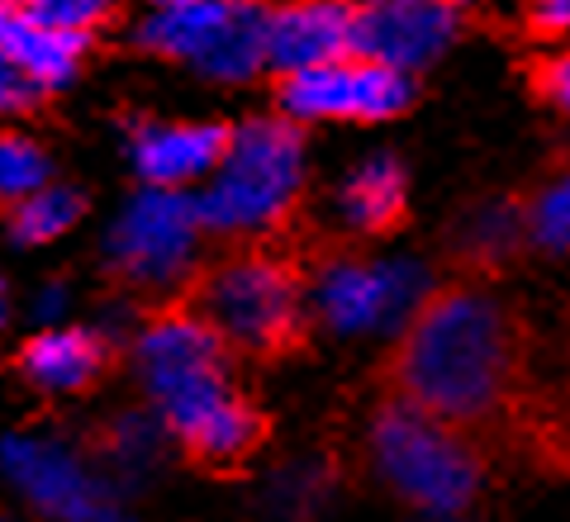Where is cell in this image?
<instances>
[{
  "mask_svg": "<svg viewBox=\"0 0 570 522\" xmlns=\"http://www.w3.org/2000/svg\"><path fill=\"white\" fill-rule=\"evenodd\" d=\"M409 190H404V171L395 157H371L352 171V181L343 186V214L356 233H371V238H385L404 224Z\"/></svg>",
  "mask_w": 570,
  "mask_h": 522,
  "instance_id": "obj_15",
  "label": "cell"
},
{
  "mask_svg": "<svg viewBox=\"0 0 570 522\" xmlns=\"http://www.w3.org/2000/svg\"><path fill=\"white\" fill-rule=\"evenodd\" d=\"M452 10L433 0H352V58H371L395 71L428 67L452 43Z\"/></svg>",
  "mask_w": 570,
  "mask_h": 522,
  "instance_id": "obj_9",
  "label": "cell"
},
{
  "mask_svg": "<svg viewBox=\"0 0 570 522\" xmlns=\"http://www.w3.org/2000/svg\"><path fill=\"white\" fill-rule=\"evenodd\" d=\"M163 10H186V6H200V0H157Z\"/></svg>",
  "mask_w": 570,
  "mask_h": 522,
  "instance_id": "obj_24",
  "label": "cell"
},
{
  "mask_svg": "<svg viewBox=\"0 0 570 522\" xmlns=\"http://www.w3.org/2000/svg\"><path fill=\"white\" fill-rule=\"evenodd\" d=\"M433 6H442V10H456V6H471V0H433Z\"/></svg>",
  "mask_w": 570,
  "mask_h": 522,
  "instance_id": "obj_25",
  "label": "cell"
},
{
  "mask_svg": "<svg viewBox=\"0 0 570 522\" xmlns=\"http://www.w3.org/2000/svg\"><path fill=\"white\" fill-rule=\"evenodd\" d=\"M33 96H39V86L24 81L20 71L0 58V110H24V105H33Z\"/></svg>",
  "mask_w": 570,
  "mask_h": 522,
  "instance_id": "obj_23",
  "label": "cell"
},
{
  "mask_svg": "<svg viewBox=\"0 0 570 522\" xmlns=\"http://www.w3.org/2000/svg\"><path fill=\"white\" fill-rule=\"evenodd\" d=\"M142 43L195 62L209 77L238 81L266 62V10L257 0H200L186 10H163L142 29Z\"/></svg>",
  "mask_w": 570,
  "mask_h": 522,
  "instance_id": "obj_6",
  "label": "cell"
},
{
  "mask_svg": "<svg viewBox=\"0 0 570 522\" xmlns=\"http://www.w3.org/2000/svg\"><path fill=\"white\" fill-rule=\"evenodd\" d=\"M409 77L371 58H337L285 71L276 100L295 119H390L409 105Z\"/></svg>",
  "mask_w": 570,
  "mask_h": 522,
  "instance_id": "obj_7",
  "label": "cell"
},
{
  "mask_svg": "<svg viewBox=\"0 0 570 522\" xmlns=\"http://www.w3.org/2000/svg\"><path fill=\"white\" fill-rule=\"evenodd\" d=\"M105 366H110L105 347L81 328H52L20 347V371L39 390H52V394H77L86 385H96Z\"/></svg>",
  "mask_w": 570,
  "mask_h": 522,
  "instance_id": "obj_13",
  "label": "cell"
},
{
  "mask_svg": "<svg viewBox=\"0 0 570 522\" xmlns=\"http://www.w3.org/2000/svg\"><path fill=\"white\" fill-rule=\"evenodd\" d=\"M214 186L195 205V219L214 233L262 238L276 233L305 190V138L285 119H253L228 134V148L214 167Z\"/></svg>",
  "mask_w": 570,
  "mask_h": 522,
  "instance_id": "obj_4",
  "label": "cell"
},
{
  "mask_svg": "<svg viewBox=\"0 0 570 522\" xmlns=\"http://www.w3.org/2000/svg\"><path fill=\"white\" fill-rule=\"evenodd\" d=\"M81 209H86V200L77 190H48V186H39L33 195H24V200L14 205L10 228H14V238H20V243H48V238H58V233H67L71 224H77Z\"/></svg>",
  "mask_w": 570,
  "mask_h": 522,
  "instance_id": "obj_17",
  "label": "cell"
},
{
  "mask_svg": "<svg viewBox=\"0 0 570 522\" xmlns=\"http://www.w3.org/2000/svg\"><path fill=\"white\" fill-rule=\"evenodd\" d=\"M570 24V0H532L528 6V33L532 39H551L557 43Z\"/></svg>",
  "mask_w": 570,
  "mask_h": 522,
  "instance_id": "obj_22",
  "label": "cell"
},
{
  "mask_svg": "<svg viewBox=\"0 0 570 522\" xmlns=\"http://www.w3.org/2000/svg\"><path fill=\"white\" fill-rule=\"evenodd\" d=\"M371 456H376V471L390 490L428 513L466 509L485 484L490 465L480 437L442 418H428L400 400H385L376 423H371Z\"/></svg>",
  "mask_w": 570,
  "mask_h": 522,
  "instance_id": "obj_5",
  "label": "cell"
},
{
  "mask_svg": "<svg viewBox=\"0 0 570 522\" xmlns=\"http://www.w3.org/2000/svg\"><path fill=\"white\" fill-rule=\"evenodd\" d=\"M195 209L186 200H176L171 190L138 195L124 214V224L115 228V266L119 276H129L134 285H167L181 276V266L190 262L195 247Z\"/></svg>",
  "mask_w": 570,
  "mask_h": 522,
  "instance_id": "obj_8",
  "label": "cell"
},
{
  "mask_svg": "<svg viewBox=\"0 0 570 522\" xmlns=\"http://www.w3.org/2000/svg\"><path fill=\"white\" fill-rule=\"evenodd\" d=\"M266 58L285 71L352 58V0H285L266 14Z\"/></svg>",
  "mask_w": 570,
  "mask_h": 522,
  "instance_id": "obj_10",
  "label": "cell"
},
{
  "mask_svg": "<svg viewBox=\"0 0 570 522\" xmlns=\"http://www.w3.org/2000/svg\"><path fill=\"white\" fill-rule=\"evenodd\" d=\"M381 385L390 400L485 442L513 427L523 408L528 328L509 299L475 280H452L409 314Z\"/></svg>",
  "mask_w": 570,
  "mask_h": 522,
  "instance_id": "obj_1",
  "label": "cell"
},
{
  "mask_svg": "<svg viewBox=\"0 0 570 522\" xmlns=\"http://www.w3.org/2000/svg\"><path fill=\"white\" fill-rule=\"evenodd\" d=\"M119 0H14V14L43 29H71V33H91L100 20H110V10Z\"/></svg>",
  "mask_w": 570,
  "mask_h": 522,
  "instance_id": "obj_19",
  "label": "cell"
},
{
  "mask_svg": "<svg viewBox=\"0 0 570 522\" xmlns=\"http://www.w3.org/2000/svg\"><path fill=\"white\" fill-rule=\"evenodd\" d=\"M404 280L409 272H400V266H366L343 257L318 272L314 299L333 328H366V323H381L400 304Z\"/></svg>",
  "mask_w": 570,
  "mask_h": 522,
  "instance_id": "obj_11",
  "label": "cell"
},
{
  "mask_svg": "<svg viewBox=\"0 0 570 522\" xmlns=\"http://www.w3.org/2000/svg\"><path fill=\"white\" fill-rule=\"evenodd\" d=\"M48 186V157L20 134H0V205H20L24 195Z\"/></svg>",
  "mask_w": 570,
  "mask_h": 522,
  "instance_id": "obj_18",
  "label": "cell"
},
{
  "mask_svg": "<svg viewBox=\"0 0 570 522\" xmlns=\"http://www.w3.org/2000/svg\"><path fill=\"white\" fill-rule=\"evenodd\" d=\"M523 233H528V219L513 205H485L471 219V233H466L471 266H480V272H499V266L519 252Z\"/></svg>",
  "mask_w": 570,
  "mask_h": 522,
  "instance_id": "obj_16",
  "label": "cell"
},
{
  "mask_svg": "<svg viewBox=\"0 0 570 522\" xmlns=\"http://www.w3.org/2000/svg\"><path fill=\"white\" fill-rule=\"evenodd\" d=\"M86 52V33H71V29H43V24H29L20 14H10L0 24V58H6L24 81L43 86H58L77 71V58Z\"/></svg>",
  "mask_w": 570,
  "mask_h": 522,
  "instance_id": "obj_14",
  "label": "cell"
},
{
  "mask_svg": "<svg viewBox=\"0 0 570 522\" xmlns=\"http://www.w3.org/2000/svg\"><path fill=\"white\" fill-rule=\"evenodd\" d=\"M10 14H14V10L6 6V0H0V24H6V20H10Z\"/></svg>",
  "mask_w": 570,
  "mask_h": 522,
  "instance_id": "obj_26",
  "label": "cell"
},
{
  "mask_svg": "<svg viewBox=\"0 0 570 522\" xmlns=\"http://www.w3.org/2000/svg\"><path fill=\"white\" fill-rule=\"evenodd\" d=\"M528 233L547 252H561L570 238V200H566V176H551V186L542 190V200L528 214Z\"/></svg>",
  "mask_w": 570,
  "mask_h": 522,
  "instance_id": "obj_20",
  "label": "cell"
},
{
  "mask_svg": "<svg viewBox=\"0 0 570 522\" xmlns=\"http://www.w3.org/2000/svg\"><path fill=\"white\" fill-rule=\"evenodd\" d=\"M532 96H542L547 105H566L570 71H566L561 52H547V58H538V67H532Z\"/></svg>",
  "mask_w": 570,
  "mask_h": 522,
  "instance_id": "obj_21",
  "label": "cell"
},
{
  "mask_svg": "<svg viewBox=\"0 0 570 522\" xmlns=\"http://www.w3.org/2000/svg\"><path fill=\"white\" fill-rule=\"evenodd\" d=\"M186 309L243 356H291L309 337L305 276L299 262L266 243H238L219 262H209L186 290Z\"/></svg>",
  "mask_w": 570,
  "mask_h": 522,
  "instance_id": "obj_3",
  "label": "cell"
},
{
  "mask_svg": "<svg viewBox=\"0 0 570 522\" xmlns=\"http://www.w3.org/2000/svg\"><path fill=\"white\" fill-rule=\"evenodd\" d=\"M138 366L153 404L186 456L205 471H238L262 446V413L238 394L228 371V347L214 337L186 304L163 309L138 342Z\"/></svg>",
  "mask_w": 570,
  "mask_h": 522,
  "instance_id": "obj_2",
  "label": "cell"
},
{
  "mask_svg": "<svg viewBox=\"0 0 570 522\" xmlns=\"http://www.w3.org/2000/svg\"><path fill=\"white\" fill-rule=\"evenodd\" d=\"M228 148L224 124H171V129H142L134 138L138 171L148 176L157 190L200 181L219 167V157Z\"/></svg>",
  "mask_w": 570,
  "mask_h": 522,
  "instance_id": "obj_12",
  "label": "cell"
}]
</instances>
